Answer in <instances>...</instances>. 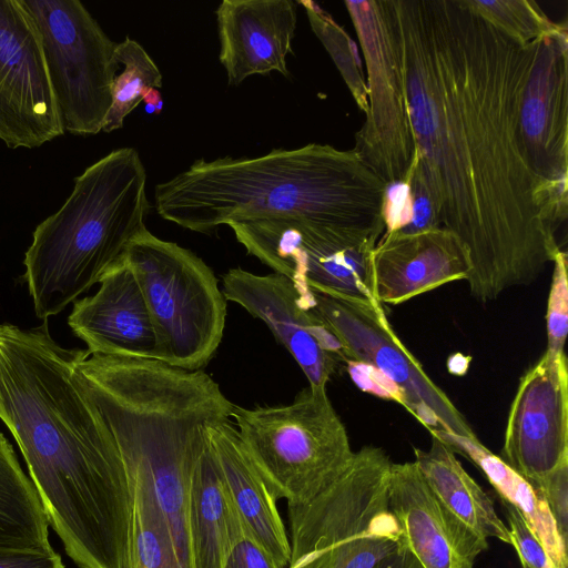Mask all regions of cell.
<instances>
[{
    "instance_id": "obj_1",
    "label": "cell",
    "mask_w": 568,
    "mask_h": 568,
    "mask_svg": "<svg viewBox=\"0 0 568 568\" xmlns=\"http://www.w3.org/2000/svg\"><path fill=\"white\" fill-rule=\"evenodd\" d=\"M379 6L415 142L408 176L427 191L439 226L463 245L470 294L486 303L532 283L561 251L556 231L564 221L520 135L531 43L509 38L470 0Z\"/></svg>"
},
{
    "instance_id": "obj_2",
    "label": "cell",
    "mask_w": 568,
    "mask_h": 568,
    "mask_svg": "<svg viewBox=\"0 0 568 568\" xmlns=\"http://www.w3.org/2000/svg\"><path fill=\"white\" fill-rule=\"evenodd\" d=\"M47 324H0V419L79 568H129L131 493L115 440Z\"/></svg>"
},
{
    "instance_id": "obj_3",
    "label": "cell",
    "mask_w": 568,
    "mask_h": 568,
    "mask_svg": "<svg viewBox=\"0 0 568 568\" xmlns=\"http://www.w3.org/2000/svg\"><path fill=\"white\" fill-rule=\"evenodd\" d=\"M386 187L354 150L310 143L256 158L196 160L155 186L158 214L203 234L221 225L290 219L379 241Z\"/></svg>"
},
{
    "instance_id": "obj_4",
    "label": "cell",
    "mask_w": 568,
    "mask_h": 568,
    "mask_svg": "<svg viewBox=\"0 0 568 568\" xmlns=\"http://www.w3.org/2000/svg\"><path fill=\"white\" fill-rule=\"evenodd\" d=\"M146 171L138 151L121 148L77 176L70 196L33 231L24 281L38 318L47 321L119 265L146 229Z\"/></svg>"
},
{
    "instance_id": "obj_5",
    "label": "cell",
    "mask_w": 568,
    "mask_h": 568,
    "mask_svg": "<svg viewBox=\"0 0 568 568\" xmlns=\"http://www.w3.org/2000/svg\"><path fill=\"white\" fill-rule=\"evenodd\" d=\"M393 462L367 445L345 471L304 504H287V568H373L405 548L402 528L388 503Z\"/></svg>"
},
{
    "instance_id": "obj_6",
    "label": "cell",
    "mask_w": 568,
    "mask_h": 568,
    "mask_svg": "<svg viewBox=\"0 0 568 568\" xmlns=\"http://www.w3.org/2000/svg\"><path fill=\"white\" fill-rule=\"evenodd\" d=\"M232 419L247 454L287 504L315 498L345 471L355 454L326 388L307 385L287 405H235Z\"/></svg>"
},
{
    "instance_id": "obj_7",
    "label": "cell",
    "mask_w": 568,
    "mask_h": 568,
    "mask_svg": "<svg viewBox=\"0 0 568 568\" xmlns=\"http://www.w3.org/2000/svg\"><path fill=\"white\" fill-rule=\"evenodd\" d=\"M123 261L149 310L159 361L202 371L221 344L227 313L212 268L192 251L148 229L131 242Z\"/></svg>"
},
{
    "instance_id": "obj_8",
    "label": "cell",
    "mask_w": 568,
    "mask_h": 568,
    "mask_svg": "<svg viewBox=\"0 0 568 568\" xmlns=\"http://www.w3.org/2000/svg\"><path fill=\"white\" fill-rule=\"evenodd\" d=\"M20 2L38 30L64 132L99 133L112 104L116 43L78 0Z\"/></svg>"
},
{
    "instance_id": "obj_9",
    "label": "cell",
    "mask_w": 568,
    "mask_h": 568,
    "mask_svg": "<svg viewBox=\"0 0 568 568\" xmlns=\"http://www.w3.org/2000/svg\"><path fill=\"white\" fill-rule=\"evenodd\" d=\"M548 503L567 540L568 367L547 351L520 378L510 405L501 457Z\"/></svg>"
},
{
    "instance_id": "obj_10",
    "label": "cell",
    "mask_w": 568,
    "mask_h": 568,
    "mask_svg": "<svg viewBox=\"0 0 568 568\" xmlns=\"http://www.w3.org/2000/svg\"><path fill=\"white\" fill-rule=\"evenodd\" d=\"M229 226L247 254L298 288L339 298L377 301L372 253L378 240L290 219Z\"/></svg>"
},
{
    "instance_id": "obj_11",
    "label": "cell",
    "mask_w": 568,
    "mask_h": 568,
    "mask_svg": "<svg viewBox=\"0 0 568 568\" xmlns=\"http://www.w3.org/2000/svg\"><path fill=\"white\" fill-rule=\"evenodd\" d=\"M316 314L341 343L346 361L372 365L405 394L408 409L428 430L476 434L446 393L426 374L390 326L382 304L321 294L308 288Z\"/></svg>"
},
{
    "instance_id": "obj_12",
    "label": "cell",
    "mask_w": 568,
    "mask_h": 568,
    "mask_svg": "<svg viewBox=\"0 0 568 568\" xmlns=\"http://www.w3.org/2000/svg\"><path fill=\"white\" fill-rule=\"evenodd\" d=\"M367 70L366 119L353 149L386 185L406 182L415 156L396 48L379 1H345Z\"/></svg>"
},
{
    "instance_id": "obj_13",
    "label": "cell",
    "mask_w": 568,
    "mask_h": 568,
    "mask_svg": "<svg viewBox=\"0 0 568 568\" xmlns=\"http://www.w3.org/2000/svg\"><path fill=\"white\" fill-rule=\"evenodd\" d=\"M568 33L555 23L531 42L519 126L528 163L544 185L559 217L568 213Z\"/></svg>"
},
{
    "instance_id": "obj_14",
    "label": "cell",
    "mask_w": 568,
    "mask_h": 568,
    "mask_svg": "<svg viewBox=\"0 0 568 568\" xmlns=\"http://www.w3.org/2000/svg\"><path fill=\"white\" fill-rule=\"evenodd\" d=\"M63 134L38 30L20 0H0V140L34 149Z\"/></svg>"
},
{
    "instance_id": "obj_15",
    "label": "cell",
    "mask_w": 568,
    "mask_h": 568,
    "mask_svg": "<svg viewBox=\"0 0 568 568\" xmlns=\"http://www.w3.org/2000/svg\"><path fill=\"white\" fill-rule=\"evenodd\" d=\"M226 301L263 321L292 355L313 387L326 388L341 362L343 347L313 310L308 290H300L278 273L258 275L241 267L222 275Z\"/></svg>"
},
{
    "instance_id": "obj_16",
    "label": "cell",
    "mask_w": 568,
    "mask_h": 568,
    "mask_svg": "<svg viewBox=\"0 0 568 568\" xmlns=\"http://www.w3.org/2000/svg\"><path fill=\"white\" fill-rule=\"evenodd\" d=\"M388 503L405 547L423 568H474L477 557L488 549V540L438 499L415 462L392 464Z\"/></svg>"
},
{
    "instance_id": "obj_17",
    "label": "cell",
    "mask_w": 568,
    "mask_h": 568,
    "mask_svg": "<svg viewBox=\"0 0 568 568\" xmlns=\"http://www.w3.org/2000/svg\"><path fill=\"white\" fill-rule=\"evenodd\" d=\"M98 291L73 302L68 324L90 355L159 361L155 332L141 288L122 261Z\"/></svg>"
},
{
    "instance_id": "obj_18",
    "label": "cell",
    "mask_w": 568,
    "mask_h": 568,
    "mask_svg": "<svg viewBox=\"0 0 568 568\" xmlns=\"http://www.w3.org/2000/svg\"><path fill=\"white\" fill-rule=\"evenodd\" d=\"M375 297L398 305L444 284L467 280L470 264L457 237L443 227L384 233L372 253Z\"/></svg>"
},
{
    "instance_id": "obj_19",
    "label": "cell",
    "mask_w": 568,
    "mask_h": 568,
    "mask_svg": "<svg viewBox=\"0 0 568 568\" xmlns=\"http://www.w3.org/2000/svg\"><path fill=\"white\" fill-rule=\"evenodd\" d=\"M220 62L227 82L239 85L272 71L288 77L286 58L297 23L292 0H223L217 7Z\"/></svg>"
},
{
    "instance_id": "obj_20",
    "label": "cell",
    "mask_w": 568,
    "mask_h": 568,
    "mask_svg": "<svg viewBox=\"0 0 568 568\" xmlns=\"http://www.w3.org/2000/svg\"><path fill=\"white\" fill-rule=\"evenodd\" d=\"M207 439L222 478L244 526L281 567L290 564V539L277 509V496L256 467L231 420L212 424Z\"/></svg>"
},
{
    "instance_id": "obj_21",
    "label": "cell",
    "mask_w": 568,
    "mask_h": 568,
    "mask_svg": "<svg viewBox=\"0 0 568 568\" xmlns=\"http://www.w3.org/2000/svg\"><path fill=\"white\" fill-rule=\"evenodd\" d=\"M187 526L192 568H223L234 546L246 535L209 439L191 479Z\"/></svg>"
},
{
    "instance_id": "obj_22",
    "label": "cell",
    "mask_w": 568,
    "mask_h": 568,
    "mask_svg": "<svg viewBox=\"0 0 568 568\" xmlns=\"http://www.w3.org/2000/svg\"><path fill=\"white\" fill-rule=\"evenodd\" d=\"M454 453L469 458L486 475L500 499L514 506L548 552L556 568H568L567 540L545 497L500 457L486 448L478 437L430 429Z\"/></svg>"
},
{
    "instance_id": "obj_23",
    "label": "cell",
    "mask_w": 568,
    "mask_h": 568,
    "mask_svg": "<svg viewBox=\"0 0 568 568\" xmlns=\"http://www.w3.org/2000/svg\"><path fill=\"white\" fill-rule=\"evenodd\" d=\"M430 435L427 450L414 448V462L429 488L477 535L511 545L508 526L497 515L494 501L464 469L454 450L438 436Z\"/></svg>"
},
{
    "instance_id": "obj_24",
    "label": "cell",
    "mask_w": 568,
    "mask_h": 568,
    "mask_svg": "<svg viewBox=\"0 0 568 568\" xmlns=\"http://www.w3.org/2000/svg\"><path fill=\"white\" fill-rule=\"evenodd\" d=\"M0 549L51 551L49 521L36 487L0 432Z\"/></svg>"
},
{
    "instance_id": "obj_25",
    "label": "cell",
    "mask_w": 568,
    "mask_h": 568,
    "mask_svg": "<svg viewBox=\"0 0 568 568\" xmlns=\"http://www.w3.org/2000/svg\"><path fill=\"white\" fill-rule=\"evenodd\" d=\"M123 465L131 493L129 568H182L149 478L139 468Z\"/></svg>"
},
{
    "instance_id": "obj_26",
    "label": "cell",
    "mask_w": 568,
    "mask_h": 568,
    "mask_svg": "<svg viewBox=\"0 0 568 568\" xmlns=\"http://www.w3.org/2000/svg\"><path fill=\"white\" fill-rule=\"evenodd\" d=\"M115 59L124 69L112 84V104L104 120L105 133L121 129L129 113L150 89L162 87V74L140 43L126 37L116 43Z\"/></svg>"
},
{
    "instance_id": "obj_27",
    "label": "cell",
    "mask_w": 568,
    "mask_h": 568,
    "mask_svg": "<svg viewBox=\"0 0 568 568\" xmlns=\"http://www.w3.org/2000/svg\"><path fill=\"white\" fill-rule=\"evenodd\" d=\"M300 3L305 7L313 31L333 58L358 108L366 113L368 108L367 88L363 80L357 54L353 50L352 40L313 1H300Z\"/></svg>"
},
{
    "instance_id": "obj_28",
    "label": "cell",
    "mask_w": 568,
    "mask_h": 568,
    "mask_svg": "<svg viewBox=\"0 0 568 568\" xmlns=\"http://www.w3.org/2000/svg\"><path fill=\"white\" fill-rule=\"evenodd\" d=\"M470 2L490 23L521 45L531 43L555 27V22L535 1L470 0Z\"/></svg>"
},
{
    "instance_id": "obj_29",
    "label": "cell",
    "mask_w": 568,
    "mask_h": 568,
    "mask_svg": "<svg viewBox=\"0 0 568 568\" xmlns=\"http://www.w3.org/2000/svg\"><path fill=\"white\" fill-rule=\"evenodd\" d=\"M552 280L547 304V351L564 352L568 332L567 254L559 251L554 260Z\"/></svg>"
},
{
    "instance_id": "obj_30",
    "label": "cell",
    "mask_w": 568,
    "mask_h": 568,
    "mask_svg": "<svg viewBox=\"0 0 568 568\" xmlns=\"http://www.w3.org/2000/svg\"><path fill=\"white\" fill-rule=\"evenodd\" d=\"M507 515V526L523 568H556L548 552L539 542L535 534L520 513L510 504L501 500Z\"/></svg>"
},
{
    "instance_id": "obj_31",
    "label": "cell",
    "mask_w": 568,
    "mask_h": 568,
    "mask_svg": "<svg viewBox=\"0 0 568 568\" xmlns=\"http://www.w3.org/2000/svg\"><path fill=\"white\" fill-rule=\"evenodd\" d=\"M345 366L352 381L362 390L394 400L406 407L404 392L381 371L372 365L356 361H346Z\"/></svg>"
},
{
    "instance_id": "obj_32",
    "label": "cell",
    "mask_w": 568,
    "mask_h": 568,
    "mask_svg": "<svg viewBox=\"0 0 568 568\" xmlns=\"http://www.w3.org/2000/svg\"><path fill=\"white\" fill-rule=\"evenodd\" d=\"M223 568H281L252 538L244 536L230 552Z\"/></svg>"
},
{
    "instance_id": "obj_33",
    "label": "cell",
    "mask_w": 568,
    "mask_h": 568,
    "mask_svg": "<svg viewBox=\"0 0 568 568\" xmlns=\"http://www.w3.org/2000/svg\"><path fill=\"white\" fill-rule=\"evenodd\" d=\"M0 568H64L61 556L51 551L0 549Z\"/></svg>"
},
{
    "instance_id": "obj_34",
    "label": "cell",
    "mask_w": 568,
    "mask_h": 568,
    "mask_svg": "<svg viewBox=\"0 0 568 568\" xmlns=\"http://www.w3.org/2000/svg\"><path fill=\"white\" fill-rule=\"evenodd\" d=\"M373 568H423L415 556L405 547L388 555Z\"/></svg>"
},
{
    "instance_id": "obj_35",
    "label": "cell",
    "mask_w": 568,
    "mask_h": 568,
    "mask_svg": "<svg viewBox=\"0 0 568 568\" xmlns=\"http://www.w3.org/2000/svg\"><path fill=\"white\" fill-rule=\"evenodd\" d=\"M162 100L161 93L158 89H150L144 95L143 100L145 104L155 106Z\"/></svg>"
},
{
    "instance_id": "obj_36",
    "label": "cell",
    "mask_w": 568,
    "mask_h": 568,
    "mask_svg": "<svg viewBox=\"0 0 568 568\" xmlns=\"http://www.w3.org/2000/svg\"><path fill=\"white\" fill-rule=\"evenodd\" d=\"M145 110H146L149 113L155 112L154 106H153V105H150V104H145Z\"/></svg>"
}]
</instances>
